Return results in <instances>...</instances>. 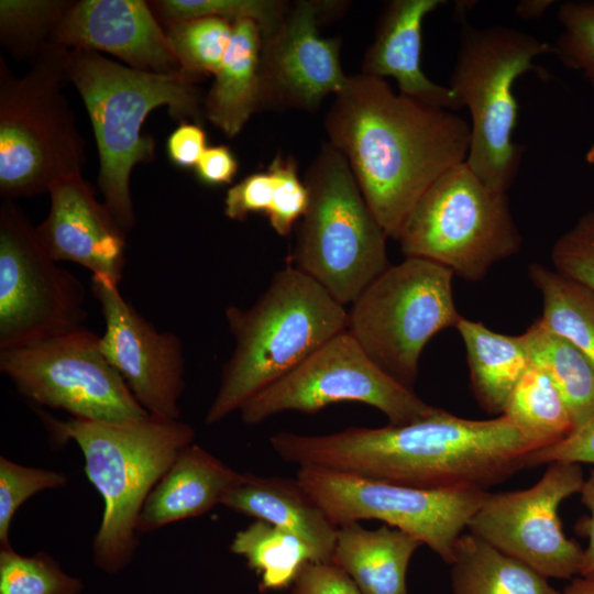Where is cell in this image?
<instances>
[{"instance_id": "1", "label": "cell", "mask_w": 594, "mask_h": 594, "mask_svg": "<svg viewBox=\"0 0 594 594\" xmlns=\"http://www.w3.org/2000/svg\"><path fill=\"white\" fill-rule=\"evenodd\" d=\"M286 462L354 473L420 488L486 491L526 466L539 449L508 417L464 419L439 408L425 419L320 436L270 438Z\"/></svg>"}, {"instance_id": "2", "label": "cell", "mask_w": 594, "mask_h": 594, "mask_svg": "<svg viewBox=\"0 0 594 594\" xmlns=\"http://www.w3.org/2000/svg\"><path fill=\"white\" fill-rule=\"evenodd\" d=\"M332 144L346 158L387 238L426 190L466 161L470 123L454 111L395 94L380 77L349 76L326 117Z\"/></svg>"}, {"instance_id": "3", "label": "cell", "mask_w": 594, "mask_h": 594, "mask_svg": "<svg viewBox=\"0 0 594 594\" xmlns=\"http://www.w3.org/2000/svg\"><path fill=\"white\" fill-rule=\"evenodd\" d=\"M37 414L56 446L73 441L80 449L86 476L103 501L92 561L105 573L121 572L135 553L138 519L148 494L178 453L193 443L194 428L180 419L152 415L107 422L59 420L38 409Z\"/></svg>"}, {"instance_id": "4", "label": "cell", "mask_w": 594, "mask_h": 594, "mask_svg": "<svg viewBox=\"0 0 594 594\" xmlns=\"http://www.w3.org/2000/svg\"><path fill=\"white\" fill-rule=\"evenodd\" d=\"M234 349L207 410L215 425L280 380L346 329L348 311L318 282L288 263L250 308L226 309Z\"/></svg>"}, {"instance_id": "5", "label": "cell", "mask_w": 594, "mask_h": 594, "mask_svg": "<svg viewBox=\"0 0 594 594\" xmlns=\"http://www.w3.org/2000/svg\"><path fill=\"white\" fill-rule=\"evenodd\" d=\"M66 74L90 118L103 202L128 232L136 223L130 193L132 168L155 157V141L142 133L143 123L161 106H167L175 120L200 121L198 79L184 73L138 70L82 48L69 50Z\"/></svg>"}, {"instance_id": "6", "label": "cell", "mask_w": 594, "mask_h": 594, "mask_svg": "<svg viewBox=\"0 0 594 594\" xmlns=\"http://www.w3.org/2000/svg\"><path fill=\"white\" fill-rule=\"evenodd\" d=\"M69 50L50 42L22 78L0 56V194L2 199L48 191L79 174L86 144L62 92Z\"/></svg>"}, {"instance_id": "7", "label": "cell", "mask_w": 594, "mask_h": 594, "mask_svg": "<svg viewBox=\"0 0 594 594\" xmlns=\"http://www.w3.org/2000/svg\"><path fill=\"white\" fill-rule=\"evenodd\" d=\"M553 46L514 28L464 23L449 88L471 117L466 164L488 186L506 191L524 146L513 141L518 120L515 81L535 69L534 59Z\"/></svg>"}, {"instance_id": "8", "label": "cell", "mask_w": 594, "mask_h": 594, "mask_svg": "<svg viewBox=\"0 0 594 594\" xmlns=\"http://www.w3.org/2000/svg\"><path fill=\"white\" fill-rule=\"evenodd\" d=\"M305 184L309 205L299 224L294 266L337 301L352 304L391 265L386 238L344 157L324 143Z\"/></svg>"}, {"instance_id": "9", "label": "cell", "mask_w": 594, "mask_h": 594, "mask_svg": "<svg viewBox=\"0 0 594 594\" xmlns=\"http://www.w3.org/2000/svg\"><path fill=\"white\" fill-rule=\"evenodd\" d=\"M396 240L406 257L436 262L471 282L518 253L522 242L506 191L488 186L466 162L426 190Z\"/></svg>"}, {"instance_id": "10", "label": "cell", "mask_w": 594, "mask_h": 594, "mask_svg": "<svg viewBox=\"0 0 594 594\" xmlns=\"http://www.w3.org/2000/svg\"><path fill=\"white\" fill-rule=\"evenodd\" d=\"M453 272L436 262L406 257L391 265L351 304L346 331L371 360L413 389L425 345L455 327Z\"/></svg>"}, {"instance_id": "11", "label": "cell", "mask_w": 594, "mask_h": 594, "mask_svg": "<svg viewBox=\"0 0 594 594\" xmlns=\"http://www.w3.org/2000/svg\"><path fill=\"white\" fill-rule=\"evenodd\" d=\"M296 481L337 526L382 520L452 564L457 540L490 492L420 488L354 473L300 466Z\"/></svg>"}, {"instance_id": "12", "label": "cell", "mask_w": 594, "mask_h": 594, "mask_svg": "<svg viewBox=\"0 0 594 594\" xmlns=\"http://www.w3.org/2000/svg\"><path fill=\"white\" fill-rule=\"evenodd\" d=\"M86 290L44 249L36 227L11 199L0 205V350L85 327Z\"/></svg>"}, {"instance_id": "13", "label": "cell", "mask_w": 594, "mask_h": 594, "mask_svg": "<svg viewBox=\"0 0 594 594\" xmlns=\"http://www.w3.org/2000/svg\"><path fill=\"white\" fill-rule=\"evenodd\" d=\"M0 371L32 404L74 418L122 422L150 415L102 353L100 337L86 327L0 350Z\"/></svg>"}, {"instance_id": "14", "label": "cell", "mask_w": 594, "mask_h": 594, "mask_svg": "<svg viewBox=\"0 0 594 594\" xmlns=\"http://www.w3.org/2000/svg\"><path fill=\"white\" fill-rule=\"evenodd\" d=\"M341 402L370 405L392 426L425 419L439 409L385 373L344 330L252 397L239 413L245 425H256L283 411L314 414Z\"/></svg>"}, {"instance_id": "15", "label": "cell", "mask_w": 594, "mask_h": 594, "mask_svg": "<svg viewBox=\"0 0 594 594\" xmlns=\"http://www.w3.org/2000/svg\"><path fill=\"white\" fill-rule=\"evenodd\" d=\"M584 480L582 464L551 462L526 490L488 493L466 528L547 579H572L583 548L563 532L559 507L580 493Z\"/></svg>"}, {"instance_id": "16", "label": "cell", "mask_w": 594, "mask_h": 594, "mask_svg": "<svg viewBox=\"0 0 594 594\" xmlns=\"http://www.w3.org/2000/svg\"><path fill=\"white\" fill-rule=\"evenodd\" d=\"M91 292L105 319L100 348L107 360L147 414L179 419L186 387L180 338L160 331L123 298L119 286L91 277Z\"/></svg>"}, {"instance_id": "17", "label": "cell", "mask_w": 594, "mask_h": 594, "mask_svg": "<svg viewBox=\"0 0 594 594\" xmlns=\"http://www.w3.org/2000/svg\"><path fill=\"white\" fill-rule=\"evenodd\" d=\"M322 4L297 1L280 26L262 38L261 108L315 110L340 92L349 76L340 64V40L318 33Z\"/></svg>"}, {"instance_id": "18", "label": "cell", "mask_w": 594, "mask_h": 594, "mask_svg": "<svg viewBox=\"0 0 594 594\" xmlns=\"http://www.w3.org/2000/svg\"><path fill=\"white\" fill-rule=\"evenodd\" d=\"M51 205L36 226L38 238L55 262L77 263L119 286L125 267V231L96 199L81 173L55 180L48 188Z\"/></svg>"}, {"instance_id": "19", "label": "cell", "mask_w": 594, "mask_h": 594, "mask_svg": "<svg viewBox=\"0 0 594 594\" xmlns=\"http://www.w3.org/2000/svg\"><path fill=\"white\" fill-rule=\"evenodd\" d=\"M51 42L68 50L106 52L138 70L183 73L166 33L143 0L73 1Z\"/></svg>"}, {"instance_id": "20", "label": "cell", "mask_w": 594, "mask_h": 594, "mask_svg": "<svg viewBox=\"0 0 594 594\" xmlns=\"http://www.w3.org/2000/svg\"><path fill=\"white\" fill-rule=\"evenodd\" d=\"M442 0H394L383 12L375 40L366 51L363 74L393 77L399 94L424 103L459 110L449 87L430 80L421 69L422 22Z\"/></svg>"}, {"instance_id": "21", "label": "cell", "mask_w": 594, "mask_h": 594, "mask_svg": "<svg viewBox=\"0 0 594 594\" xmlns=\"http://www.w3.org/2000/svg\"><path fill=\"white\" fill-rule=\"evenodd\" d=\"M241 473L197 444L185 447L148 494L138 519V532L197 517L221 505Z\"/></svg>"}, {"instance_id": "22", "label": "cell", "mask_w": 594, "mask_h": 594, "mask_svg": "<svg viewBox=\"0 0 594 594\" xmlns=\"http://www.w3.org/2000/svg\"><path fill=\"white\" fill-rule=\"evenodd\" d=\"M221 505L292 534L309 547L317 562H331L338 527L296 479L241 473Z\"/></svg>"}, {"instance_id": "23", "label": "cell", "mask_w": 594, "mask_h": 594, "mask_svg": "<svg viewBox=\"0 0 594 594\" xmlns=\"http://www.w3.org/2000/svg\"><path fill=\"white\" fill-rule=\"evenodd\" d=\"M422 543L388 525L370 530L359 521L338 527L331 562L344 570L363 594H408L409 561Z\"/></svg>"}, {"instance_id": "24", "label": "cell", "mask_w": 594, "mask_h": 594, "mask_svg": "<svg viewBox=\"0 0 594 594\" xmlns=\"http://www.w3.org/2000/svg\"><path fill=\"white\" fill-rule=\"evenodd\" d=\"M261 50L262 34L254 21L233 23L230 45L204 101L207 119L229 138L261 109Z\"/></svg>"}, {"instance_id": "25", "label": "cell", "mask_w": 594, "mask_h": 594, "mask_svg": "<svg viewBox=\"0 0 594 594\" xmlns=\"http://www.w3.org/2000/svg\"><path fill=\"white\" fill-rule=\"evenodd\" d=\"M455 328L465 346L477 403L490 414L503 415L514 388L531 364L522 334L497 333L463 317Z\"/></svg>"}, {"instance_id": "26", "label": "cell", "mask_w": 594, "mask_h": 594, "mask_svg": "<svg viewBox=\"0 0 594 594\" xmlns=\"http://www.w3.org/2000/svg\"><path fill=\"white\" fill-rule=\"evenodd\" d=\"M451 565L453 594H561L546 576L470 532L457 540Z\"/></svg>"}, {"instance_id": "27", "label": "cell", "mask_w": 594, "mask_h": 594, "mask_svg": "<svg viewBox=\"0 0 594 594\" xmlns=\"http://www.w3.org/2000/svg\"><path fill=\"white\" fill-rule=\"evenodd\" d=\"M530 360L547 371L570 411L573 429L594 416V364L538 319L524 333Z\"/></svg>"}, {"instance_id": "28", "label": "cell", "mask_w": 594, "mask_h": 594, "mask_svg": "<svg viewBox=\"0 0 594 594\" xmlns=\"http://www.w3.org/2000/svg\"><path fill=\"white\" fill-rule=\"evenodd\" d=\"M528 276L541 294V323L594 364V289L538 263L528 267Z\"/></svg>"}, {"instance_id": "29", "label": "cell", "mask_w": 594, "mask_h": 594, "mask_svg": "<svg viewBox=\"0 0 594 594\" xmlns=\"http://www.w3.org/2000/svg\"><path fill=\"white\" fill-rule=\"evenodd\" d=\"M230 550L256 572L263 592L292 587L300 569L316 561L300 539L257 519L234 535Z\"/></svg>"}, {"instance_id": "30", "label": "cell", "mask_w": 594, "mask_h": 594, "mask_svg": "<svg viewBox=\"0 0 594 594\" xmlns=\"http://www.w3.org/2000/svg\"><path fill=\"white\" fill-rule=\"evenodd\" d=\"M538 444L557 443L573 430L568 406L544 369L529 365L503 413Z\"/></svg>"}, {"instance_id": "31", "label": "cell", "mask_w": 594, "mask_h": 594, "mask_svg": "<svg viewBox=\"0 0 594 594\" xmlns=\"http://www.w3.org/2000/svg\"><path fill=\"white\" fill-rule=\"evenodd\" d=\"M73 1L1 0L0 42L18 59H31L51 42Z\"/></svg>"}, {"instance_id": "32", "label": "cell", "mask_w": 594, "mask_h": 594, "mask_svg": "<svg viewBox=\"0 0 594 594\" xmlns=\"http://www.w3.org/2000/svg\"><path fill=\"white\" fill-rule=\"evenodd\" d=\"M233 23L199 18L168 26L167 40L182 72L195 79L216 74L231 42Z\"/></svg>"}, {"instance_id": "33", "label": "cell", "mask_w": 594, "mask_h": 594, "mask_svg": "<svg viewBox=\"0 0 594 594\" xmlns=\"http://www.w3.org/2000/svg\"><path fill=\"white\" fill-rule=\"evenodd\" d=\"M152 3L168 26L199 18H219L231 23L251 20L260 26L262 38L280 26L290 7L277 0H158Z\"/></svg>"}, {"instance_id": "34", "label": "cell", "mask_w": 594, "mask_h": 594, "mask_svg": "<svg viewBox=\"0 0 594 594\" xmlns=\"http://www.w3.org/2000/svg\"><path fill=\"white\" fill-rule=\"evenodd\" d=\"M82 581L63 570L51 554L22 556L0 548V594H81Z\"/></svg>"}, {"instance_id": "35", "label": "cell", "mask_w": 594, "mask_h": 594, "mask_svg": "<svg viewBox=\"0 0 594 594\" xmlns=\"http://www.w3.org/2000/svg\"><path fill=\"white\" fill-rule=\"evenodd\" d=\"M63 472L21 465L0 458V548L11 547L9 531L18 509L33 495L65 486Z\"/></svg>"}, {"instance_id": "36", "label": "cell", "mask_w": 594, "mask_h": 594, "mask_svg": "<svg viewBox=\"0 0 594 594\" xmlns=\"http://www.w3.org/2000/svg\"><path fill=\"white\" fill-rule=\"evenodd\" d=\"M558 19L563 31L553 53L594 86V2H564L559 7Z\"/></svg>"}, {"instance_id": "37", "label": "cell", "mask_w": 594, "mask_h": 594, "mask_svg": "<svg viewBox=\"0 0 594 594\" xmlns=\"http://www.w3.org/2000/svg\"><path fill=\"white\" fill-rule=\"evenodd\" d=\"M268 173L273 178V198L265 213L275 232L288 235L296 221L304 217L309 205V191L298 177L293 157L278 153L271 162Z\"/></svg>"}, {"instance_id": "38", "label": "cell", "mask_w": 594, "mask_h": 594, "mask_svg": "<svg viewBox=\"0 0 594 594\" xmlns=\"http://www.w3.org/2000/svg\"><path fill=\"white\" fill-rule=\"evenodd\" d=\"M551 260L556 271L594 289V209L554 242Z\"/></svg>"}, {"instance_id": "39", "label": "cell", "mask_w": 594, "mask_h": 594, "mask_svg": "<svg viewBox=\"0 0 594 594\" xmlns=\"http://www.w3.org/2000/svg\"><path fill=\"white\" fill-rule=\"evenodd\" d=\"M273 189V178L268 170L250 174L228 189L223 200L224 215L231 220L243 221L250 213H266Z\"/></svg>"}, {"instance_id": "40", "label": "cell", "mask_w": 594, "mask_h": 594, "mask_svg": "<svg viewBox=\"0 0 594 594\" xmlns=\"http://www.w3.org/2000/svg\"><path fill=\"white\" fill-rule=\"evenodd\" d=\"M556 461L594 465V416L557 443L531 452L526 466L547 465Z\"/></svg>"}, {"instance_id": "41", "label": "cell", "mask_w": 594, "mask_h": 594, "mask_svg": "<svg viewBox=\"0 0 594 594\" xmlns=\"http://www.w3.org/2000/svg\"><path fill=\"white\" fill-rule=\"evenodd\" d=\"M292 594H363L353 579L332 562H307L297 574Z\"/></svg>"}, {"instance_id": "42", "label": "cell", "mask_w": 594, "mask_h": 594, "mask_svg": "<svg viewBox=\"0 0 594 594\" xmlns=\"http://www.w3.org/2000/svg\"><path fill=\"white\" fill-rule=\"evenodd\" d=\"M169 160L183 168L195 167L206 151L207 135L197 123L182 122L167 139Z\"/></svg>"}, {"instance_id": "43", "label": "cell", "mask_w": 594, "mask_h": 594, "mask_svg": "<svg viewBox=\"0 0 594 594\" xmlns=\"http://www.w3.org/2000/svg\"><path fill=\"white\" fill-rule=\"evenodd\" d=\"M195 170L197 178L206 185L230 184L238 172V161L226 145L208 146Z\"/></svg>"}, {"instance_id": "44", "label": "cell", "mask_w": 594, "mask_h": 594, "mask_svg": "<svg viewBox=\"0 0 594 594\" xmlns=\"http://www.w3.org/2000/svg\"><path fill=\"white\" fill-rule=\"evenodd\" d=\"M579 494L581 503L588 510V515L582 517L575 526L576 531L587 538L579 576L594 580V466L588 476L585 477Z\"/></svg>"}, {"instance_id": "45", "label": "cell", "mask_w": 594, "mask_h": 594, "mask_svg": "<svg viewBox=\"0 0 594 594\" xmlns=\"http://www.w3.org/2000/svg\"><path fill=\"white\" fill-rule=\"evenodd\" d=\"M551 0H524L517 3L516 14L522 19L540 18L551 6Z\"/></svg>"}, {"instance_id": "46", "label": "cell", "mask_w": 594, "mask_h": 594, "mask_svg": "<svg viewBox=\"0 0 594 594\" xmlns=\"http://www.w3.org/2000/svg\"><path fill=\"white\" fill-rule=\"evenodd\" d=\"M561 594H594V580L582 576L573 579Z\"/></svg>"}, {"instance_id": "47", "label": "cell", "mask_w": 594, "mask_h": 594, "mask_svg": "<svg viewBox=\"0 0 594 594\" xmlns=\"http://www.w3.org/2000/svg\"><path fill=\"white\" fill-rule=\"evenodd\" d=\"M585 158L588 164L594 165V144L586 152Z\"/></svg>"}]
</instances>
